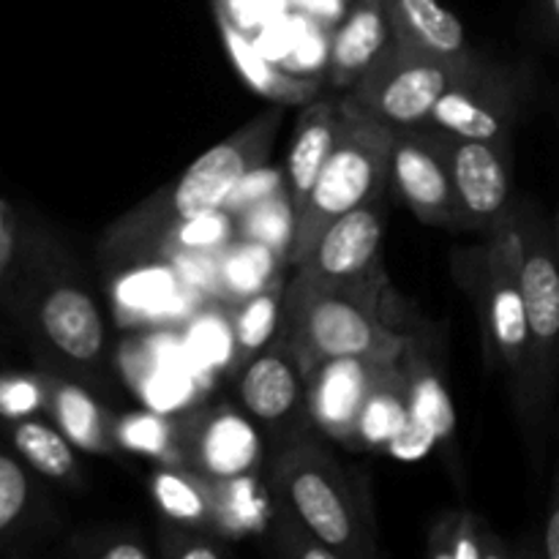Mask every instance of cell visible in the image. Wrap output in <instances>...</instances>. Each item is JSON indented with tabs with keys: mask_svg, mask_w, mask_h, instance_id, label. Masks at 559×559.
Listing matches in <instances>:
<instances>
[{
	"mask_svg": "<svg viewBox=\"0 0 559 559\" xmlns=\"http://www.w3.org/2000/svg\"><path fill=\"white\" fill-rule=\"evenodd\" d=\"M25 293L27 322L38 342L71 366L98 364L104 353V317L87 289L47 265L31 273Z\"/></svg>",
	"mask_w": 559,
	"mask_h": 559,
	"instance_id": "8",
	"label": "cell"
},
{
	"mask_svg": "<svg viewBox=\"0 0 559 559\" xmlns=\"http://www.w3.org/2000/svg\"><path fill=\"white\" fill-rule=\"evenodd\" d=\"M216 22L218 31H222L224 49L229 55V63L233 69L243 76L246 85L251 91L260 93L262 98H267L271 104L278 107H306L309 102H314L322 91V82L314 76H298L284 71L282 66L273 63L233 20L224 9H216Z\"/></svg>",
	"mask_w": 559,
	"mask_h": 559,
	"instance_id": "20",
	"label": "cell"
},
{
	"mask_svg": "<svg viewBox=\"0 0 559 559\" xmlns=\"http://www.w3.org/2000/svg\"><path fill=\"white\" fill-rule=\"evenodd\" d=\"M344 104V102H342ZM393 131L344 109V126L314 189L295 216L287 262L300 267L336 218L385 194Z\"/></svg>",
	"mask_w": 559,
	"mask_h": 559,
	"instance_id": "5",
	"label": "cell"
},
{
	"mask_svg": "<svg viewBox=\"0 0 559 559\" xmlns=\"http://www.w3.org/2000/svg\"><path fill=\"white\" fill-rule=\"evenodd\" d=\"M22 262L20 224H16L11 207L0 200V287L11 282Z\"/></svg>",
	"mask_w": 559,
	"mask_h": 559,
	"instance_id": "37",
	"label": "cell"
},
{
	"mask_svg": "<svg viewBox=\"0 0 559 559\" xmlns=\"http://www.w3.org/2000/svg\"><path fill=\"white\" fill-rule=\"evenodd\" d=\"M522 295L533 353V424L527 435L533 453H540V437L559 388V257L555 229L535 213H522Z\"/></svg>",
	"mask_w": 559,
	"mask_h": 559,
	"instance_id": "6",
	"label": "cell"
},
{
	"mask_svg": "<svg viewBox=\"0 0 559 559\" xmlns=\"http://www.w3.org/2000/svg\"><path fill=\"white\" fill-rule=\"evenodd\" d=\"M431 559H508L511 549L491 533L489 524L467 511L445 513L429 533Z\"/></svg>",
	"mask_w": 559,
	"mask_h": 559,
	"instance_id": "28",
	"label": "cell"
},
{
	"mask_svg": "<svg viewBox=\"0 0 559 559\" xmlns=\"http://www.w3.org/2000/svg\"><path fill=\"white\" fill-rule=\"evenodd\" d=\"M47 413V388L41 371L38 374H0V418L9 420L33 418Z\"/></svg>",
	"mask_w": 559,
	"mask_h": 559,
	"instance_id": "35",
	"label": "cell"
},
{
	"mask_svg": "<svg viewBox=\"0 0 559 559\" xmlns=\"http://www.w3.org/2000/svg\"><path fill=\"white\" fill-rule=\"evenodd\" d=\"M235 391L257 426L284 440L298 435L295 426L309 420V374L284 336L235 369Z\"/></svg>",
	"mask_w": 559,
	"mask_h": 559,
	"instance_id": "9",
	"label": "cell"
},
{
	"mask_svg": "<svg viewBox=\"0 0 559 559\" xmlns=\"http://www.w3.org/2000/svg\"><path fill=\"white\" fill-rule=\"evenodd\" d=\"M445 151L448 169L456 191V211L462 229L491 233L511 207V147L508 142L464 140L437 131Z\"/></svg>",
	"mask_w": 559,
	"mask_h": 559,
	"instance_id": "10",
	"label": "cell"
},
{
	"mask_svg": "<svg viewBox=\"0 0 559 559\" xmlns=\"http://www.w3.org/2000/svg\"><path fill=\"white\" fill-rule=\"evenodd\" d=\"M265 480L278 516L311 540L328 546L338 559L377 555L366 478L344 469L314 440L300 435L284 440Z\"/></svg>",
	"mask_w": 559,
	"mask_h": 559,
	"instance_id": "1",
	"label": "cell"
},
{
	"mask_svg": "<svg viewBox=\"0 0 559 559\" xmlns=\"http://www.w3.org/2000/svg\"><path fill=\"white\" fill-rule=\"evenodd\" d=\"M180 464L200 473L205 480L254 475L265 459L257 420L243 407L233 404L197 409L186 424H180Z\"/></svg>",
	"mask_w": 559,
	"mask_h": 559,
	"instance_id": "11",
	"label": "cell"
},
{
	"mask_svg": "<svg viewBox=\"0 0 559 559\" xmlns=\"http://www.w3.org/2000/svg\"><path fill=\"white\" fill-rule=\"evenodd\" d=\"M522 211H513L489 233L478 278L480 331L489 360L511 382L519 418L533 424V353L522 295Z\"/></svg>",
	"mask_w": 559,
	"mask_h": 559,
	"instance_id": "4",
	"label": "cell"
},
{
	"mask_svg": "<svg viewBox=\"0 0 559 559\" xmlns=\"http://www.w3.org/2000/svg\"><path fill=\"white\" fill-rule=\"evenodd\" d=\"M382 273L353 284H306L293 278L284 289L282 336L304 364L306 374L325 360L366 358L399 364L413 338L393 331L382 314Z\"/></svg>",
	"mask_w": 559,
	"mask_h": 559,
	"instance_id": "2",
	"label": "cell"
},
{
	"mask_svg": "<svg viewBox=\"0 0 559 559\" xmlns=\"http://www.w3.org/2000/svg\"><path fill=\"white\" fill-rule=\"evenodd\" d=\"M180 304H183V289L178 273L167 267H145L115 284V306L134 322L164 320L175 314Z\"/></svg>",
	"mask_w": 559,
	"mask_h": 559,
	"instance_id": "29",
	"label": "cell"
},
{
	"mask_svg": "<svg viewBox=\"0 0 559 559\" xmlns=\"http://www.w3.org/2000/svg\"><path fill=\"white\" fill-rule=\"evenodd\" d=\"M544 555L549 559H559V462H557V469H555V484H551L549 513H546Z\"/></svg>",
	"mask_w": 559,
	"mask_h": 559,
	"instance_id": "38",
	"label": "cell"
},
{
	"mask_svg": "<svg viewBox=\"0 0 559 559\" xmlns=\"http://www.w3.org/2000/svg\"><path fill=\"white\" fill-rule=\"evenodd\" d=\"M516 118V93L511 82L497 74L459 76L431 109L424 129L442 131L464 140L506 142Z\"/></svg>",
	"mask_w": 559,
	"mask_h": 559,
	"instance_id": "14",
	"label": "cell"
},
{
	"mask_svg": "<svg viewBox=\"0 0 559 559\" xmlns=\"http://www.w3.org/2000/svg\"><path fill=\"white\" fill-rule=\"evenodd\" d=\"M344 126V104L336 96H317L314 102L306 104L298 126H295L293 142H289L287 167H284V180H287L289 200H293L295 216L304 207L306 197L314 189L322 167L331 158L336 147L338 134Z\"/></svg>",
	"mask_w": 559,
	"mask_h": 559,
	"instance_id": "19",
	"label": "cell"
},
{
	"mask_svg": "<svg viewBox=\"0 0 559 559\" xmlns=\"http://www.w3.org/2000/svg\"><path fill=\"white\" fill-rule=\"evenodd\" d=\"M388 186L429 227H456V191L435 129L393 131Z\"/></svg>",
	"mask_w": 559,
	"mask_h": 559,
	"instance_id": "12",
	"label": "cell"
},
{
	"mask_svg": "<svg viewBox=\"0 0 559 559\" xmlns=\"http://www.w3.org/2000/svg\"><path fill=\"white\" fill-rule=\"evenodd\" d=\"M173 524V530L162 533V555L173 559H218L227 555V546L218 530L189 527V524Z\"/></svg>",
	"mask_w": 559,
	"mask_h": 559,
	"instance_id": "36",
	"label": "cell"
},
{
	"mask_svg": "<svg viewBox=\"0 0 559 559\" xmlns=\"http://www.w3.org/2000/svg\"><path fill=\"white\" fill-rule=\"evenodd\" d=\"M112 435L115 445L123 448V451L162 459L167 464H180V459H183L180 426L164 413H158V409L129 413L123 418L112 420Z\"/></svg>",
	"mask_w": 559,
	"mask_h": 559,
	"instance_id": "31",
	"label": "cell"
},
{
	"mask_svg": "<svg viewBox=\"0 0 559 559\" xmlns=\"http://www.w3.org/2000/svg\"><path fill=\"white\" fill-rule=\"evenodd\" d=\"M31 473L14 448H0V546L14 540L31 522L36 508V484Z\"/></svg>",
	"mask_w": 559,
	"mask_h": 559,
	"instance_id": "32",
	"label": "cell"
},
{
	"mask_svg": "<svg viewBox=\"0 0 559 559\" xmlns=\"http://www.w3.org/2000/svg\"><path fill=\"white\" fill-rule=\"evenodd\" d=\"M278 120H282V107L273 104L260 118L202 153L173 186L153 194L109 229L104 240L109 254L136 257L142 251H156L162 235L169 233L175 224L222 211L240 180L267 158Z\"/></svg>",
	"mask_w": 559,
	"mask_h": 559,
	"instance_id": "3",
	"label": "cell"
},
{
	"mask_svg": "<svg viewBox=\"0 0 559 559\" xmlns=\"http://www.w3.org/2000/svg\"><path fill=\"white\" fill-rule=\"evenodd\" d=\"M238 235L240 238L257 240V243L271 246L278 254H289L295 235V207L289 200V191L271 197L260 205L249 207L238 216Z\"/></svg>",
	"mask_w": 559,
	"mask_h": 559,
	"instance_id": "34",
	"label": "cell"
},
{
	"mask_svg": "<svg viewBox=\"0 0 559 559\" xmlns=\"http://www.w3.org/2000/svg\"><path fill=\"white\" fill-rule=\"evenodd\" d=\"M93 555L102 559H147L151 549L145 544H140L136 538H118L112 544H104L98 549H93Z\"/></svg>",
	"mask_w": 559,
	"mask_h": 559,
	"instance_id": "39",
	"label": "cell"
},
{
	"mask_svg": "<svg viewBox=\"0 0 559 559\" xmlns=\"http://www.w3.org/2000/svg\"><path fill=\"white\" fill-rule=\"evenodd\" d=\"M126 371L134 380L136 391L151 402L153 409L164 413L169 407L186 404L191 396V377L189 369L180 364L178 347H167V344H145V347L134 349L126 358Z\"/></svg>",
	"mask_w": 559,
	"mask_h": 559,
	"instance_id": "25",
	"label": "cell"
},
{
	"mask_svg": "<svg viewBox=\"0 0 559 559\" xmlns=\"http://www.w3.org/2000/svg\"><path fill=\"white\" fill-rule=\"evenodd\" d=\"M278 262H282V254L273 251L271 246L249 238L240 240L238 249L227 251L222 267H218V289H222L224 300L233 306L249 295L260 293V289L271 287L276 282L273 273H276Z\"/></svg>",
	"mask_w": 559,
	"mask_h": 559,
	"instance_id": "30",
	"label": "cell"
},
{
	"mask_svg": "<svg viewBox=\"0 0 559 559\" xmlns=\"http://www.w3.org/2000/svg\"><path fill=\"white\" fill-rule=\"evenodd\" d=\"M213 506H216V530L224 538H243L262 533L271 522L273 502L267 480L260 484L254 475H240L229 480H211Z\"/></svg>",
	"mask_w": 559,
	"mask_h": 559,
	"instance_id": "26",
	"label": "cell"
},
{
	"mask_svg": "<svg viewBox=\"0 0 559 559\" xmlns=\"http://www.w3.org/2000/svg\"><path fill=\"white\" fill-rule=\"evenodd\" d=\"M151 495L167 522L216 530V506H213L211 480H205L186 464H164V467H158L151 478Z\"/></svg>",
	"mask_w": 559,
	"mask_h": 559,
	"instance_id": "24",
	"label": "cell"
},
{
	"mask_svg": "<svg viewBox=\"0 0 559 559\" xmlns=\"http://www.w3.org/2000/svg\"><path fill=\"white\" fill-rule=\"evenodd\" d=\"M402 364L407 371L409 420L407 429L393 440L388 453L399 459H420L435 445L451 440L456 429V415H453L451 396L442 385L440 371L429 355L413 353V344H409Z\"/></svg>",
	"mask_w": 559,
	"mask_h": 559,
	"instance_id": "16",
	"label": "cell"
},
{
	"mask_svg": "<svg viewBox=\"0 0 559 559\" xmlns=\"http://www.w3.org/2000/svg\"><path fill=\"white\" fill-rule=\"evenodd\" d=\"M385 366L391 364L366 358H338L314 366L309 371V396H306L309 424H314L331 440L353 448L360 409Z\"/></svg>",
	"mask_w": 559,
	"mask_h": 559,
	"instance_id": "15",
	"label": "cell"
},
{
	"mask_svg": "<svg viewBox=\"0 0 559 559\" xmlns=\"http://www.w3.org/2000/svg\"><path fill=\"white\" fill-rule=\"evenodd\" d=\"M538 5L546 25H549V31L555 33V38L559 41V0H538Z\"/></svg>",
	"mask_w": 559,
	"mask_h": 559,
	"instance_id": "40",
	"label": "cell"
},
{
	"mask_svg": "<svg viewBox=\"0 0 559 559\" xmlns=\"http://www.w3.org/2000/svg\"><path fill=\"white\" fill-rule=\"evenodd\" d=\"M5 437L11 448L20 453L22 462L38 473L41 478L55 484L74 486L80 484V464L74 456V442L63 435L55 424L41 418H20L5 424Z\"/></svg>",
	"mask_w": 559,
	"mask_h": 559,
	"instance_id": "23",
	"label": "cell"
},
{
	"mask_svg": "<svg viewBox=\"0 0 559 559\" xmlns=\"http://www.w3.org/2000/svg\"><path fill=\"white\" fill-rule=\"evenodd\" d=\"M47 388V413L52 424L74 442V448L87 453H112L115 435L112 420L102 409V404L82 385L66 377L41 371Z\"/></svg>",
	"mask_w": 559,
	"mask_h": 559,
	"instance_id": "21",
	"label": "cell"
},
{
	"mask_svg": "<svg viewBox=\"0 0 559 559\" xmlns=\"http://www.w3.org/2000/svg\"><path fill=\"white\" fill-rule=\"evenodd\" d=\"M393 44L382 0H355L328 47V82L349 91Z\"/></svg>",
	"mask_w": 559,
	"mask_h": 559,
	"instance_id": "18",
	"label": "cell"
},
{
	"mask_svg": "<svg viewBox=\"0 0 559 559\" xmlns=\"http://www.w3.org/2000/svg\"><path fill=\"white\" fill-rule=\"evenodd\" d=\"M382 229H385V211H382L380 197L336 218L317 240L295 278L306 284L336 287V284H353L371 276L380 271Z\"/></svg>",
	"mask_w": 559,
	"mask_h": 559,
	"instance_id": "13",
	"label": "cell"
},
{
	"mask_svg": "<svg viewBox=\"0 0 559 559\" xmlns=\"http://www.w3.org/2000/svg\"><path fill=\"white\" fill-rule=\"evenodd\" d=\"M555 243H557V257H559V213H557V224H555Z\"/></svg>",
	"mask_w": 559,
	"mask_h": 559,
	"instance_id": "41",
	"label": "cell"
},
{
	"mask_svg": "<svg viewBox=\"0 0 559 559\" xmlns=\"http://www.w3.org/2000/svg\"><path fill=\"white\" fill-rule=\"evenodd\" d=\"M235 235H238V218L222 207V211H211L205 216L175 224L169 233L162 235V240L156 243V251L164 257L202 254V251L222 249Z\"/></svg>",
	"mask_w": 559,
	"mask_h": 559,
	"instance_id": "33",
	"label": "cell"
},
{
	"mask_svg": "<svg viewBox=\"0 0 559 559\" xmlns=\"http://www.w3.org/2000/svg\"><path fill=\"white\" fill-rule=\"evenodd\" d=\"M409 402H407V371L404 364H391L382 369L380 380L371 388L358 426H355L353 448L360 451H388L399 435L407 429Z\"/></svg>",
	"mask_w": 559,
	"mask_h": 559,
	"instance_id": "22",
	"label": "cell"
},
{
	"mask_svg": "<svg viewBox=\"0 0 559 559\" xmlns=\"http://www.w3.org/2000/svg\"><path fill=\"white\" fill-rule=\"evenodd\" d=\"M284 289L287 287H282V282H273L271 287L229 306V325L235 336L233 369H238L251 355L271 347L282 336Z\"/></svg>",
	"mask_w": 559,
	"mask_h": 559,
	"instance_id": "27",
	"label": "cell"
},
{
	"mask_svg": "<svg viewBox=\"0 0 559 559\" xmlns=\"http://www.w3.org/2000/svg\"><path fill=\"white\" fill-rule=\"evenodd\" d=\"M459 76L469 74L393 41L342 102L347 112L391 131L424 129L435 104Z\"/></svg>",
	"mask_w": 559,
	"mask_h": 559,
	"instance_id": "7",
	"label": "cell"
},
{
	"mask_svg": "<svg viewBox=\"0 0 559 559\" xmlns=\"http://www.w3.org/2000/svg\"><path fill=\"white\" fill-rule=\"evenodd\" d=\"M393 41L418 49L462 74H478L480 63L467 44L462 20L440 0H382Z\"/></svg>",
	"mask_w": 559,
	"mask_h": 559,
	"instance_id": "17",
	"label": "cell"
}]
</instances>
